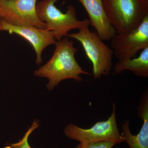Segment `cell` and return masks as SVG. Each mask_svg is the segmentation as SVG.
Segmentation results:
<instances>
[{"label":"cell","mask_w":148,"mask_h":148,"mask_svg":"<svg viewBox=\"0 0 148 148\" xmlns=\"http://www.w3.org/2000/svg\"><path fill=\"white\" fill-rule=\"evenodd\" d=\"M37 0H0V21L15 26L47 29L36 12Z\"/></svg>","instance_id":"8992f818"},{"label":"cell","mask_w":148,"mask_h":148,"mask_svg":"<svg viewBox=\"0 0 148 148\" xmlns=\"http://www.w3.org/2000/svg\"><path fill=\"white\" fill-rule=\"evenodd\" d=\"M68 37L77 40L82 45L92 63L94 79L110 75L113 67V51L103 42L96 32L90 31L89 27H82L77 33L69 34Z\"/></svg>","instance_id":"277c9868"},{"label":"cell","mask_w":148,"mask_h":148,"mask_svg":"<svg viewBox=\"0 0 148 148\" xmlns=\"http://www.w3.org/2000/svg\"><path fill=\"white\" fill-rule=\"evenodd\" d=\"M138 113L143 121V124L139 133L133 135L130 128V123L126 121L122 125L121 135L124 142L129 148H148V91L143 93L138 105Z\"/></svg>","instance_id":"30bf717a"},{"label":"cell","mask_w":148,"mask_h":148,"mask_svg":"<svg viewBox=\"0 0 148 148\" xmlns=\"http://www.w3.org/2000/svg\"><path fill=\"white\" fill-rule=\"evenodd\" d=\"M110 41L118 61L135 57L138 51L148 47V15L137 28L128 33H117Z\"/></svg>","instance_id":"52a82bcc"},{"label":"cell","mask_w":148,"mask_h":148,"mask_svg":"<svg viewBox=\"0 0 148 148\" xmlns=\"http://www.w3.org/2000/svg\"><path fill=\"white\" fill-rule=\"evenodd\" d=\"M39 127L38 122L35 121L33 122L32 126L25 133L23 138L18 143L10 144L5 148H32L29 145L28 140L30 135L35 130Z\"/></svg>","instance_id":"7c38bea8"},{"label":"cell","mask_w":148,"mask_h":148,"mask_svg":"<svg viewBox=\"0 0 148 148\" xmlns=\"http://www.w3.org/2000/svg\"><path fill=\"white\" fill-rule=\"evenodd\" d=\"M109 21L117 33L137 28L148 15V0H102Z\"/></svg>","instance_id":"3957f363"},{"label":"cell","mask_w":148,"mask_h":148,"mask_svg":"<svg viewBox=\"0 0 148 148\" xmlns=\"http://www.w3.org/2000/svg\"><path fill=\"white\" fill-rule=\"evenodd\" d=\"M125 71H130L138 76L148 77V47L142 50L138 57L118 61L114 67L115 74Z\"/></svg>","instance_id":"8fae6325"},{"label":"cell","mask_w":148,"mask_h":148,"mask_svg":"<svg viewBox=\"0 0 148 148\" xmlns=\"http://www.w3.org/2000/svg\"><path fill=\"white\" fill-rule=\"evenodd\" d=\"M86 10L91 24L103 41H109L116 34L106 14L102 0H78Z\"/></svg>","instance_id":"9c48e42d"},{"label":"cell","mask_w":148,"mask_h":148,"mask_svg":"<svg viewBox=\"0 0 148 148\" xmlns=\"http://www.w3.org/2000/svg\"><path fill=\"white\" fill-rule=\"evenodd\" d=\"M55 45V50L49 61L34 73L36 76L47 78L48 90H52L64 80L73 79L81 82L83 80L81 75H92L84 70L77 62L75 55L78 49L72 40L65 37Z\"/></svg>","instance_id":"6da1fadb"},{"label":"cell","mask_w":148,"mask_h":148,"mask_svg":"<svg viewBox=\"0 0 148 148\" xmlns=\"http://www.w3.org/2000/svg\"><path fill=\"white\" fill-rule=\"evenodd\" d=\"M112 114L108 120L98 121L92 127L84 129L70 123L64 129V133L72 140L83 142L116 141L119 144L124 142L117 124L116 106L113 103Z\"/></svg>","instance_id":"5b68a950"},{"label":"cell","mask_w":148,"mask_h":148,"mask_svg":"<svg viewBox=\"0 0 148 148\" xmlns=\"http://www.w3.org/2000/svg\"><path fill=\"white\" fill-rule=\"evenodd\" d=\"M1 31V21H0V31Z\"/></svg>","instance_id":"5bb4252c"},{"label":"cell","mask_w":148,"mask_h":148,"mask_svg":"<svg viewBox=\"0 0 148 148\" xmlns=\"http://www.w3.org/2000/svg\"><path fill=\"white\" fill-rule=\"evenodd\" d=\"M1 31L8 32L10 34H15L29 42L36 53V63L38 65L42 62V53L49 46L55 45L57 41L54 34L47 29H42L32 26H15L0 21Z\"/></svg>","instance_id":"ba28073f"},{"label":"cell","mask_w":148,"mask_h":148,"mask_svg":"<svg viewBox=\"0 0 148 148\" xmlns=\"http://www.w3.org/2000/svg\"><path fill=\"white\" fill-rule=\"evenodd\" d=\"M58 1L40 0L36 4L38 17L46 24L47 30L53 32L57 41L68 37L70 31L90 24L89 19L80 20L77 18L76 9L72 5L68 6L66 12L61 11L55 5Z\"/></svg>","instance_id":"7a4b0ae2"},{"label":"cell","mask_w":148,"mask_h":148,"mask_svg":"<svg viewBox=\"0 0 148 148\" xmlns=\"http://www.w3.org/2000/svg\"><path fill=\"white\" fill-rule=\"evenodd\" d=\"M118 144L116 141L83 142L79 143L75 148H112Z\"/></svg>","instance_id":"4fadbf2b"}]
</instances>
